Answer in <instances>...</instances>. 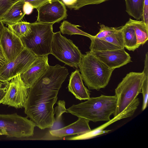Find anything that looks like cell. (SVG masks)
I'll use <instances>...</instances> for the list:
<instances>
[{"instance_id": "7c38bea8", "label": "cell", "mask_w": 148, "mask_h": 148, "mask_svg": "<svg viewBox=\"0 0 148 148\" xmlns=\"http://www.w3.org/2000/svg\"><path fill=\"white\" fill-rule=\"evenodd\" d=\"M0 45L8 62L15 58L25 48L21 38L5 26L0 34Z\"/></svg>"}, {"instance_id": "3957f363", "label": "cell", "mask_w": 148, "mask_h": 148, "mask_svg": "<svg viewBox=\"0 0 148 148\" xmlns=\"http://www.w3.org/2000/svg\"><path fill=\"white\" fill-rule=\"evenodd\" d=\"M79 67L82 80L88 89L97 90L108 85L114 70L108 68L90 51L82 54Z\"/></svg>"}, {"instance_id": "30bf717a", "label": "cell", "mask_w": 148, "mask_h": 148, "mask_svg": "<svg viewBox=\"0 0 148 148\" xmlns=\"http://www.w3.org/2000/svg\"><path fill=\"white\" fill-rule=\"evenodd\" d=\"M37 22L53 24L66 19L67 14L65 5L60 0H52L37 9Z\"/></svg>"}, {"instance_id": "4fadbf2b", "label": "cell", "mask_w": 148, "mask_h": 148, "mask_svg": "<svg viewBox=\"0 0 148 148\" xmlns=\"http://www.w3.org/2000/svg\"><path fill=\"white\" fill-rule=\"evenodd\" d=\"M91 51L97 58L111 69L119 68L132 62L130 55L124 49Z\"/></svg>"}, {"instance_id": "5b68a950", "label": "cell", "mask_w": 148, "mask_h": 148, "mask_svg": "<svg viewBox=\"0 0 148 148\" xmlns=\"http://www.w3.org/2000/svg\"><path fill=\"white\" fill-rule=\"evenodd\" d=\"M144 73L130 72L126 74L115 90L117 103L115 117L123 111L141 92Z\"/></svg>"}, {"instance_id": "4316f807", "label": "cell", "mask_w": 148, "mask_h": 148, "mask_svg": "<svg viewBox=\"0 0 148 148\" xmlns=\"http://www.w3.org/2000/svg\"><path fill=\"white\" fill-rule=\"evenodd\" d=\"M20 0H0V18L1 20L5 14L12 7Z\"/></svg>"}, {"instance_id": "9c48e42d", "label": "cell", "mask_w": 148, "mask_h": 148, "mask_svg": "<svg viewBox=\"0 0 148 148\" xmlns=\"http://www.w3.org/2000/svg\"><path fill=\"white\" fill-rule=\"evenodd\" d=\"M29 89L22 80L20 75L15 76L9 82L2 103L16 109L24 108Z\"/></svg>"}, {"instance_id": "5bb4252c", "label": "cell", "mask_w": 148, "mask_h": 148, "mask_svg": "<svg viewBox=\"0 0 148 148\" xmlns=\"http://www.w3.org/2000/svg\"><path fill=\"white\" fill-rule=\"evenodd\" d=\"M92 37L89 38L91 40L89 47L91 51L111 50L125 48L121 27L115 32L101 39L95 38Z\"/></svg>"}, {"instance_id": "603a6c76", "label": "cell", "mask_w": 148, "mask_h": 148, "mask_svg": "<svg viewBox=\"0 0 148 148\" xmlns=\"http://www.w3.org/2000/svg\"><path fill=\"white\" fill-rule=\"evenodd\" d=\"M144 73V78L143 84L141 92L143 95V102L142 108V111L147 108L148 104V52L145 55L144 62V69L143 71Z\"/></svg>"}, {"instance_id": "f1b7e54d", "label": "cell", "mask_w": 148, "mask_h": 148, "mask_svg": "<svg viewBox=\"0 0 148 148\" xmlns=\"http://www.w3.org/2000/svg\"><path fill=\"white\" fill-rule=\"evenodd\" d=\"M25 2L30 3L33 7L34 9L38 8L47 2L52 0H20Z\"/></svg>"}, {"instance_id": "7a4b0ae2", "label": "cell", "mask_w": 148, "mask_h": 148, "mask_svg": "<svg viewBox=\"0 0 148 148\" xmlns=\"http://www.w3.org/2000/svg\"><path fill=\"white\" fill-rule=\"evenodd\" d=\"M116 103V95H101L98 97H90L85 102L73 104L67 111L78 117L94 122L108 121L115 112Z\"/></svg>"}, {"instance_id": "cb8c5ba5", "label": "cell", "mask_w": 148, "mask_h": 148, "mask_svg": "<svg viewBox=\"0 0 148 148\" xmlns=\"http://www.w3.org/2000/svg\"><path fill=\"white\" fill-rule=\"evenodd\" d=\"M79 26L73 24L66 21H63L59 27L60 31L63 34H66L69 35L79 34L87 36L89 38L92 37L93 36L86 33L77 27Z\"/></svg>"}, {"instance_id": "52a82bcc", "label": "cell", "mask_w": 148, "mask_h": 148, "mask_svg": "<svg viewBox=\"0 0 148 148\" xmlns=\"http://www.w3.org/2000/svg\"><path fill=\"white\" fill-rule=\"evenodd\" d=\"M61 32L60 31L54 33L51 54L69 66L78 68L82 54L72 41L62 36Z\"/></svg>"}, {"instance_id": "d4e9b609", "label": "cell", "mask_w": 148, "mask_h": 148, "mask_svg": "<svg viewBox=\"0 0 148 148\" xmlns=\"http://www.w3.org/2000/svg\"><path fill=\"white\" fill-rule=\"evenodd\" d=\"M57 103V105L54 110V114H56L55 122L51 130L60 128L62 114L64 112H67L65 108V102L64 100H59Z\"/></svg>"}, {"instance_id": "8fae6325", "label": "cell", "mask_w": 148, "mask_h": 148, "mask_svg": "<svg viewBox=\"0 0 148 148\" xmlns=\"http://www.w3.org/2000/svg\"><path fill=\"white\" fill-rule=\"evenodd\" d=\"M140 103L139 99L137 97L123 111L114 117L111 120L107 121L105 123L92 130L85 134L77 135L69 138V140H82L91 139L98 136L109 133L111 130H104L109 125L119 120L132 116L134 114Z\"/></svg>"}, {"instance_id": "836d02e7", "label": "cell", "mask_w": 148, "mask_h": 148, "mask_svg": "<svg viewBox=\"0 0 148 148\" xmlns=\"http://www.w3.org/2000/svg\"><path fill=\"white\" fill-rule=\"evenodd\" d=\"M9 82L5 86L0 88V104L2 103V100L7 91Z\"/></svg>"}, {"instance_id": "d590c367", "label": "cell", "mask_w": 148, "mask_h": 148, "mask_svg": "<svg viewBox=\"0 0 148 148\" xmlns=\"http://www.w3.org/2000/svg\"><path fill=\"white\" fill-rule=\"evenodd\" d=\"M8 83H5L0 81V88L5 86Z\"/></svg>"}, {"instance_id": "d6986e66", "label": "cell", "mask_w": 148, "mask_h": 148, "mask_svg": "<svg viewBox=\"0 0 148 148\" xmlns=\"http://www.w3.org/2000/svg\"><path fill=\"white\" fill-rule=\"evenodd\" d=\"M124 47L129 51H134L138 48L137 40L133 25L129 21L121 27Z\"/></svg>"}, {"instance_id": "277c9868", "label": "cell", "mask_w": 148, "mask_h": 148, "mask_svg": "<svg viewBox=\"0 0 148 148\" xmlns=\"http://www.w3.org/2000/svg\"><path fill=\"white\" fill-rule=\"evenodd\" d=\"M53 25L37 21L30 23V32L26 37L21 38L24 47L37 56L51 54L54 34Z\"/></svg>"}, {"instance_id": "2e32d148", "label": "cell", "mask_w": 148, "mask_h": 148, "mask_svg": "<svg viewBox=\"0 0 148 148\" xmlns=\"http://www.w3.org/2000/svg\"><path fill=\"white\" fill-rule=\"evenodd\" d=\"M75 122L64 127L56 130H51L50 134L53 136L62 138L67 136L80 135L90 132L91 130L89 121L85 118L78 117Z\"/></svg>"}, {"instance_id": "e0dca14e", "label": "cell", "mask_w": 148, "mask_h": 148, "mask_svg": "<svg viewBox=\"0 0 148 148\" xmlns=\"http://www.w3.org/2000/svg\"><path fill=\"white\" fill-rule=\"evenodd\" d=\"M69 91L79 100H86L90 98V91L84 86L79 71L76 69L70 76L68 86Z\"/></svg>"}, {"instance_id": "ffe728a7", "label": "cell", "mask_w": 148, "mask_h": 148, "mask_svg": "<svg viewBox=\"0 0 148 148\" xmlns=\"http://www.w3.org/2000/svg\"><path fill=\"white\" fill-rule=\"evenodd\" d=\"M133 25L137 40L138 48L144 45L148 39V29L143 21L133 20L130 18L129 20Z\"/></svg>"}, {"instance_id": "83f0119b", "label": "cell", "mask_w": 148, "mask_h": 148, "mask_svg": "<svg viewBox=\"0 0 148 148\" xmlns=\"http://www.w3.org/2000/svg\"><path fill=\"white\" fill-rule=\"evenodd\" d=\"M108 0H77L73 9L75 10H78L87 5L98 4Z\"/></svg>"}, {"instance_id": "8992f818", "label": "cell", "mask_w": 148, "mask_h": 148, "mask_svg": "<svg viewBox=\"0 0 148 148\" xmlns=\"http://www.w3.org/2000/svg\"><path fill=\"white\" fill-rule=\"evenodd\" d=\"M36 126L32 121L16 113L0 114V135L22 138L32 136Z\"/></svg>"}, {"instance_id": "ac0fdd59", "label": "cell", "mask_w": 148, "mask_h": 148, "mask_svg": "<svg viewBox=\"0 0 148 148\" xmlns=\"http://www.w3.org/2000/svg\"><path fill=\"white\" fill-rule=\"evenodd\" d=\"M24 3L20 0L15 3L2 18L3 23L8 25L20 21L25 14L23 10Z\"/></svg>"}, {"instance_id": "f546056e", "label": "cell", "mask_w": 148, "mask_h": 148, "mask_svg": "<svg viewBox=\"0 0 148 148\" xmlns=\"http://www.w3.org/2000/svg\"><path fill=\"white\" fill-rule=\"evenodd\" d=\"M142 18L146 27L148 29V0H144Z\"/></svg>"}, {"instance_id": "484cf974", "label": "cell", "mask_w": 148, "mask_h": 148, "mask_svg": "<svg viewBox=\"0 0 148 148\" xmlns=\"http://www.w3.org/2000/svg\"><path fill=\"white\" fill-rule=\"evenodd\" d=\"M100 27L99 32L96 35L93 36V38L98 39H101L115 32L119 29L106 26L103 24L100 25Z\"/></svg>"}, {"instance_id": "1f68e13d", "label": "cell", "mask_w": 148, "mask_h": 148, "mask_svg": "<svg viewBox=\"0 0 148 148\" xmlns=\"http://www.w3.org/2000/svg\"><path fill=\"white\" fill-rule=\"evenodd\" d=\"M33 9V6L30 3L28 2L25 3L23 10L25 14L29 15L31 14Z\"/></svg>"}, {"instance_id": "9a60e30c", "label": "cell", "mask_w": 148, "mask_h": 148, "mask_svg": "<svg viewBox=\"0 0 148 148\" xmlns=\"http://www.w3.org/2000/svg\"><path fill=\"white\" fill-rule=\"evenodd\" d=\"M48 55L38 56L29 68L20 75L26 86L29 88L49 68Z\"/></svg>"}, {"instance_id": "8d00e7d4", "label": "cell", "mask_w": 148, "mask_h": 148, "mask_svg": "<svg viewBox=\"0 0 148 148\" xmlns=\"http://www.w3.org/2000/svg\"><path fill=\"white\" fill-rule=\"evenodd\" d=\"M0 81H1L2 82H5V83H8L9 82H6L5 81V80L3 78L1 77L0 76Z\"/></svg>"}, {"instance_id": "6da1fadb", "label": "cell", "mask_w": 148, "mask_h": 148, "mask_svg": "<svg viewBox=\"0 0 148 148\" xmlns=\"http://www.w3.org/2000/svg\"><path fill=\"white\" fill-rule=\"evenodd\" d=\"M69 74L67 69L58 64L49 68L29 88L24 107L27 116L42 130L54 123L53 106L59 91Z\"/></svg>"}, {"instance_id": "4dcf8cb0", "label": "cell", "mask_w": 148, "mask_h": 148, "mask_svg": "<svg viewBox=\"0 0 148 148\" xmlns=\"http://www.w3.org/2000/svg\"><path fill=\"white\" fill-rule=\"evenodd\" d=\"M8 62V61L0 45V70L4 65Z\"/></svg>"}, {"instance_id": "e575fe53", "label": "cell", "mask_w": 148, "mask_h": 148, "mask_svg": "<svg viewBox=\"0 0 148 148\" xmlns=\"http://www.w3.org/2000/svg\"><path fill=\"white\" fill-rule=\"evenodd\" d=\"M4 27L3 23L1 21V20L0 18V34L3 30Z\"/></svg>"}, {"instance_id": "7402d4cb", "label": "cell", "mask_w": 148, "mask_h": 148, "mask_svg": "<svg viewBox=\"0 0 148 148\" xmlns=\"http://www.w3.org/2000/svg\"><path fill=\"white\" fill-rule=\"evenodd\" d=\"M14 34L20 38L26 37L31 31L30 23L19 21L8 25V27Z\"/></svg>"}, {"instance_id": "ba28073f", "label": "cell", "mask_w": 148, "mask_h": 148, "mask_svg": "<svg viewBox=\"0 0 148 148\" xmlns=\"http://www.w3.org/2000/svg\"><path fill=\"white\" fill-rule=\"evenodd\" d=\"M38 56L25 47L15 58L5 64L0 70V76L7 82L22 74L30 66Z\"/></svg>"}, {"instance_id": "d6a6232c", "label": "cell", "mask_w": 148, "mask_h": 148, "mask_svg": "<svg viewBox=\"0 0 148 148\" xmlns=\"http://www.w3.org/2000/svg\"><path fill=\"white\" fill-rule=\"evenodd\" d=\"M62 1L68 8L74 9L76 4L77 0H61Z\"/></svg>"}, {"instance_id": "44dd1931", "label": "cell", "mask_w": 148, "mask_h": 148, "mask_svg": "<svg viewBox=\"0 0 148 148\" xmlns=\"http://www.w3.org/2000/svg\"><path fill=\"white\" fill-rule=\"evenodd\" d=\"M127 14L136 20L142 18L144 0H125Z\"/></svg>"}]
</instances>
